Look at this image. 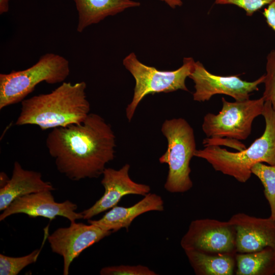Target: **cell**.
I'll list each match as a JSON object with an SVG mask.
<instances>
[{"mask_svg": "<svg viewBox=\"0 0 275 275\" xmlns=\"http://www.w3.org/2000/svg\"><path fill=\"white\" fill-rule=\"evenodd\" d=\"M115 138L110 124L90 113L80 123L52 129L45 143L58 171L79 181L102 175L115 157Z\"/></svg>", "mask_w": 275, "mask_h": 275, "instance_id": "1", "label": "cell"}, {"mask_svg": "<svg viewBox=\"0 0 275 275\" xmlns=\"http://www.w3.org/2000/svg\"><path fill=\"white\" fill-rule=\"evenodd\" d=\"M85 81L63 82L51 92L24 99L15 125H34L42 130L84 121L90 114Z\"/></svg>", "mask_w": 275, "mask_h": 275, "instance_id": "2", "label": "cell"}, {"mask_svg": "<svg viewBox=\"0 0 275 275\" xmlns=\"http://www.w3.org/2000/svg\"><path fill=\"white\" fill-rule=\"evenodd\" d=\"M262 115L265 121L264 131L249 148L233 152L218 145H208L197 150L195 156L206 160L216 171L241 183L250 178L255 164L275 165V111L269 101H265Z\"/></svg>", "mask_w": 275, "mask_h": 275, "instance_id": "3", "label": "cell"}, {"mask_svg": "<svg viewBox=\"0 0 275 275\" xmlns=\"http://www.w3.org/2000/svg\"><path fill=\"white\" fill-rule=\"evenodd\" d=\"M161 131L168 142L167 151L159 158L160 163L169 167L164 187L171 193L186 192L193 185L189 166L197 150L193 128L186 120L179 118L166 120Z\"/></svg>", "mask_w": 275, "mask_h": 275, "instance_id": "4", "label": "cell"}, {"mask_svg": "<svg viewBox=\"0 0 275 275\" xmlns=\"http://www.w3.org/2000/svg\"><path fill=\"white\" fill-rule=\"evenodd\" d=\"M70 73L69 63L64 57L47 53L31 67L0 74V109L21 102L37 85L64 82Z\"/></svg>", "mask_w": 275, "mask_h": 275, "instance_id": "5", "label": "cell"}, {"mask_svg": "<svg viewBox=\"0 0 275 275\" xmlns=\"http://www.w3.org/2000/svg\"><path fill=\"white\" fill-rule=\"evenodd\" d=\"M195 63L193 58L186 57L178 69L162 71L141 62L133 52L127 55L123 64L135 82L132 99L126 108L128 120H131L139 103L148 94L168 93L178 90L188 91L185 80L191 74Z\"/></svg>", "mask_w": 275, "mask_h": 275, "instance_id": "6", "label": "cell"}, {"mask_svg": "<svg viewBox=\"0 0 275 275\" xmlns=\"http://www.w3.org/2000/svg\"><path fill=\"white\" fill-rule=\"evenodd\" d=\"M222 101L217 114L209 113L204 117L203 131L207 138L246 139L251 133L253 121L262 114L264 98L229 102L222 97Z\"/></svg>", "mask_w": 275, "mask_h": 275, "instance_id": "7", "label": "cell"}, {"mask_svg": "<svg viewBox=\"0 0 275 275\" xmlns=\"http://www.w3.org/2000/svg\"><path fill=\"white\" fill-rule=\"evenodd\" d=\"M184 251L195 250L209 254L236 255V232L229 222L210 218L191 222L182 237Z\"/></svg>", "mask_w": 275, "mask_h": 275, "instance_id": "8", "label": "cell"}, {"mask_svg": "<svg viewBox=\"0 0 275 275\" xmlns=\"http://www.w3.org/2000/svg\"><path fill=\"white\" fill-rule=\"evenodd\" d=\"M188 77L195 84L194 100L204 102L216 94L229 96L235 101L250 99L251 93L258 91V86L263 83L265 75L253 81L242 80L237 75H217L209 72L200 62L197 61Z\"/></svg>", "mask_w": 275, "mask_h": 275, "instance_id": "9", "label": "cell"}, {"mask_svg": "<svg viewBox=\"0 0 275 275\" xmlns=\"http://www.w3.org/2000/svg\"><path fill=\"white\" fill-rule=\"evenodd\" d=\"M112 233L94 224L74 222L69 227L59 228L47 239L52 252L62 257L63 273L68 275L71 264L83 251Z\"/></svg>", "mask_w": 275, "mask_h": 275, "instance_id": "10", "label": "cell"}, {"mask_svg": "<svg viewBox=\"0 0 275 275\" xmlns=\"http://www.w3.org/2000/svg\"><path fill=\"white\" fill-rule=\"evenodd\" d=\"M130 168V164L126 163L119 170L109 168L104 169L101 181L104 188V193L91 207L81 212L83 219H91L94 216L112 208L126 195L145 196L150 193V186L131 179L129 174Z\"/></svg>", "mask_w": 275, "mask_h": 275, "instance_id": "11", "label": "cell"}, {"mask_svg": "<svg viewBox=\"0 0 275 275\" xmlns=\"http://www.w3.org/2000/svg\"><path fill=\"white\" fill-rule=\"evenodd\" d=\"M51 190H44L22 196L15 200L0 215V221L15 214L23 213L31 217H43L52 221L57 216L68 219L70 223L83 218L76 212L77 205L69 200L55 201Z\"/></svg>", "mask_w": 275, "mask_h": 275, "instance_id": "12", "label": "cell"}, {"mask_svg": "<svg viewBox=\"0 0 275 275\" xmlns=\"http://www.w3.org/2000/svg\"><path fill=\"white\" fill-rule=\"evenodd\" d=\"M236 232L237 253L257 251L267 246L275 248V221L239 212L228 221Z\"/></svg>", "mask_w": 275, "mask_h": 275, "instance_id": "13", "label": "cell"}, {"mask_svg": "<svg viewBox=\"0 0 275 275\" xmlns=\"http://www.w3.org/2000/svg\"><path fill=\"white\" fill-rule=\"evenodd\" d=\"M163 210L164 202L162 198L156 194L150 193L132 206H115L100 219H89L88 223L112 232L123 228L128 230L133 220L140 215L150 211L161 212Z\"/></svg>", "mask_w": 275, "mask_h": 275, "instance_id": "14", "label": "cell"}, {"mask_svg": "<svg viewBox=\"0 0 275 275\" xmlns=\"http://www.w3.org/2000/svg\"><path fill=\"white\" fill-rule=\"evenodd\" d=\"M54 189L50 182L42 179L40 172L25 170L19 162L15 161L11 178L0 188V211H4L19 197Z\"/></svg>", "mask_w": 275, "mask_h": 275, "instance_id": "15", "label": "cell"}, {"mask_svg": "<svg viewBox=\"0 0 275 275\" xmlns=\"http://www.w3.org/2000/svg\"><path fill=\"white\" fill-rule=\"evenodd\" d=\"M78 12L76 30L81 33L91 25L98 23L110 16L127 9L140 6L132 0H74Z\"/></svg>", "mask_w": 275, "mask_h": 275, "instance_id": "16", "label": "cell"}, {"mask_svg": "<svg viewBox=\"0 0 275 275\" xmlns=\"http://www.w3.org/2000/svg\"><path fill=\"white\" fill-rule=\"evenodd\" d=\"M184 252L197 275H232L235 272L236 255L209 254L195 250Z\"/></svg>", "mask_w": 275, "mask_h": 275, "instance_id": "17", "label": "cell"}, {"mask_svg": "<svg viewBox=\"0 0 275 275\" xmlns=\"http://www.w3.org/2000/svg\"><path fill=\"white\" fill-rule=\"evenodd\" d=\"M236 275H273L275 274V248L267 246L253 252L235 256Z\"/></svg>", "mask_w": 275, "mask_h": 275, "instance_id": "18", "label": "cell"}, {"mask_svg": "<svg viewBox=\"0 0 275 275\" xmlns=\"http://www.w3.org/2000/svg\"><path fill=\"white\" fill-rule=\"evenodd\" d=\"M251 172L263 185L264 194L270 208V216L275 221V165L257 163L252 167Z\"/></svg>", "mask_w": 275, "mask_h": 275, "instance_id": "19", "label": "cell"}, {"mask_svg": "<svg viewBox=\"0 0 275 275\" xmlns=\"http://www.w3.org/2000/svg\"><path fill=\"white\" fill-rule=\"evenodd\" d=\"M41 249H37L21 257H11L0 254V274L17 275L24 268L35 262Z\"/></svg>", "mask_w": 275, "mask_h": 275, "instance_id": "20", "label": "cell"}, {"mask_svg": "<svg viewBox=\"0 0 275 275\" xmlns=\"http://www.w3.org/2000/svg\"><path fill=\"white\" fill-rule=\"evenodd\" d=\"M266 74L263 83L264 91L262 97L265 101H269L275 111V50H272L267 56Z\"/></svg>", "mask_w": 275, "mask_h": 275, "instance_id": "21", "label": "cell"}, {"mask_svg": "<svg viewBox=\"0 0 275 275\" xmlns=\"http://www.w3.org/2000/svg\"><path fill=\"white\" fill-rule=\"evenodd\" d=\"M101 275H157L154 271L142 265H120L103 267L100 270Z\"/></svg>", "mask_w": 275, "mask_h": 275, "instance_id": "22", "label": "cell"}, {"mask_svg": "<svg viewBox=\"0 0 275 275\" xmlns=\"http://www.w3.org/2000/svg\"><path fill=\"white\" fill-rule=\"evenodd\" d=\"M274 0H215L219 5H233L243 9L248 16H251L265 5H269Z\"/></svg>", "mask_w": 275, "mask_h": 275, "instance_id": "23", "label": "cell"}, {"mask_svg": "<svg viewBox=\"0 0 275 275\" xmlns=\"http://www.w3.org/2000/svg\"><path fill=\"white\" fill-rule=\"evenodd\" d=\"M263 15L268 25L275 32V0L264 9Z\"/></svg>", "mask_w": 275, "mask_h": 275, "instance_id": "24", "label": "cell"}, {"mask_svg": "<svg viewBox=\"0 0 275 275\" xmlns=\"http://www.w3.org/2000/svg\"><path fill=\"white\" fill-rule=\"evenodd\" d=\"M166 3L170 7L175 9L177 7H180L182 5L181 0H160Z\"/></svg>", "mask_w": 275, "mask_h": 275, "instance_id": "25", "label": "cell"}, {"mask_svg": "<svg viewBox=\"0 0 275 275\" xmlns=\"http://www.w3.org/2000/svg\"><path fill=\"white\" fill-rule=\"evenodd\" d=\"M9 0H0V14L2 15L8 12Z\"/></svg>", "mask_w": 275, "mask_h": 275, "instance_id": "26", "label": "cell"}, {"mask_svg": "<svg viewBox=\"0 0 275 275\" xmlns=\"http://www.w3.org/2000/svg\"><path fill=\"white\" fill-rule=\"evenodd\" d=\"M9 178L6 173L2 172L0 174V187L5 186L9 180Z\"/></svg>", "mask_w": 275, "mask_h": 275, "instance_id": "27", "label": "cell"}]
</instances>
